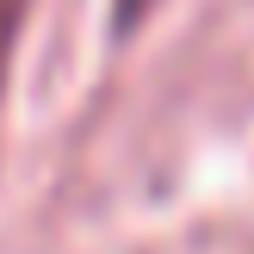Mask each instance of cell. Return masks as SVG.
<instances>
[{
	"label": "cell",
	"mask_w": 254,
	"mask_h": 254,
	"mask_svg": "<svg viewBox=\"0 0 254 254\" xmlns=\"http://www.w3.org/2000/svg\"><path fill=\"white\" fill-rule=\"evenodd\" d=\"M25 19H31V0H0V87H6L12 50H19V37H25Z\"/></svg>",
	"instance_id": "6da1fadb"
}]
</instances>
